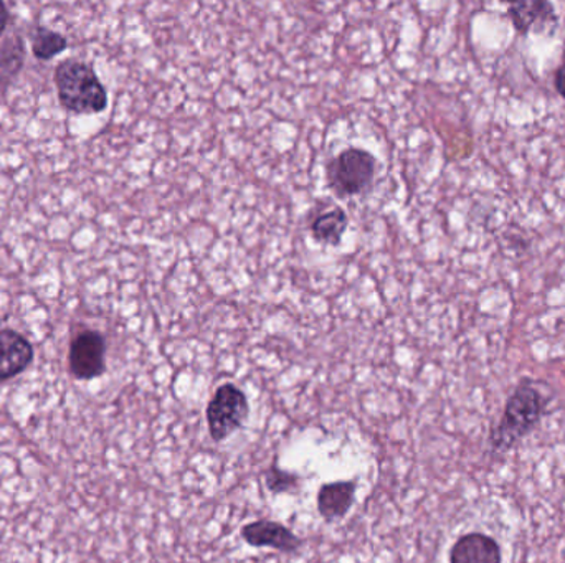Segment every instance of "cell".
<instances>
[{
    "instance_id": "obj_11",
    "label": "cell",
    "mask_w": 565,
    "mask_h": 563,
    "mask_svg": "<svg viewBox=\"0 0 565 563\" xmlns=\"http://www.w3.org/2000/svg\"><path fill=\"white\" fill-rule=\"evenodd\" d=\"M509 19L516 31L526 34L535 21H545V19H554V8L549 2H538V0H526V2H516L509 5Z\"/></svg>"
},
{
    "instance_id": "obj_15",
    "label": "cell",
    "mask_w": 565,
    "mask_h": 563,
    "mask_svg": "<svg viewBox=\"0 0 565 563\" xmlns=\"http://www.w3.org/2000/svg\"><path fill=\"white\" fill-rule=\"evenodd\" d=\"M555 90L565 99V63L555 73Z\"/></svg>"
},
{
    "instance_id": "obj_8",
    "label": "cell",
    "mask_w": 565,
    "mask_h": 563,
    "mask_svg": "<svg viewBox=\"0 0 565 563\" xmlns=\"http://www.w3.org/2000/svg\"><path fill=\"white\" fill-rule=\"evenodd\" d=\"M539 409H541V397L538 391L529 387L519 388L509 401L508 415H506L502 435L509 436V438L521 435L534 422Z\"/></svg>"
},
{
    "instance_id": "obj_9",
    "label": "cell",
    "mask_w": 565,
    "mask_h": 563,
    "mask_svg": "<svg viewBox=\"0 0 565 563\" xmlns=\"http://www.w3.org/2000/svg\"><path fill=\"white\" fill-rule=\"evenodd\" d=\"M450 563H502L498 543L484 533H467L455 542Z\"/></svg>"
},
{
    "instance_id": "obj_14",
    "label": "cell",
    "mask_w": 565,
    "mask_h": 563,
    "mask_svg": "<svg viewBox=\"0 0 565 563\" xmlns=\"http://www.w3.org/2000/svg\"><path fill=\"white\" fill-rule=\"evenodd\" d=\"M24 63V47L19 37H9L4 45H0V77L11 78L17 73Z\"/></svg>"
},
{
    "instance_id": "obj_13",
    "label": "cell",
    "mask_w": 565,
    "mask_h": 563,
    "mask_svg": "<svg viewBox=\"0 0 565 563\" xmlns=\"http://www.w3.org/2000/svg\"><path fill=\"white\" fill-rule=\"evenodd\" d=\"M267 481L268 491L271 494H296L302 490L303 479L302 476L296 472L286 471L278 466V461H274L270 468L267 469Z\"/></svg>"
},
{
    "instance_id": "obj_1",
    "label": "cell",
    "mask_w": 565,
    "mask_h": 563,
    "mask_svg": "<svg viewBox=\"0 0 565 563\" xmlns=\"http://www.w3.org/2000/svg\"><path fill=\"white\" fill-rule=\"evenodd\" d=\"M55 85L61 106L75 115H98L108 106L105 85L86 61H61L55 70Z\"/></svg>"
},
{
    "instance_id": "obj_6",
    "label": "cell",
    "mask_w": 565,
    "mask_h": 563,
    "mask_svg": "<svg viewBox=\"0 0 565 563\" xmlns=\"http://www.w3.org/2000/svg\"><path fill=\"white\" fill-rule=\"evenodd\" d=\"M34 361L31 342L14 329L0 331V382L21 375Z\"/></svg>"
},
{
    "instance_id": "obj_2",
    "label": "cell",
    "mask_w": 565,
    "mask_h": 563,
    "mask_svg": "<svg viewBox=\"0 0 565 563\" xmlns=\"http://www.w3.org/2000/svg\"><path fill=\"white\" fill-rule=\"evenodd\" d=\"M377 161L369 151L348 148L339 152L326 166L329 189L339 199L364 196L373 189L376 179Z\"/></svg>"
},
{
    "instance_id": "obj_3",
    "label": "cell",
    "mask_w": 565,
    "mask_h": 563,
    "mask_svg": "<svg viewBox=\"0 0 565 563\" xmlns=\"http://www.w3.org/2000/svg\"><path fill=\"white\" fill-rule=\"evenodd\" d=\"M248 415L250 406L245 391L234 384L221 385L207 406L210 436L215 443L224 442L247 422Z\"/></svg>"
},
{
    "instance_id": "obj_10",
    "label": "cell",
    "mask_w": 565,
    "mask_h": 563,
    "mask_svg": "<svg viewBox=\"0 0 565 563\" xmlns=\"http://www.w3.org/2000/svg\"><path fill=\"white\" fill-rule=\"evenodd\" d=\"M349 228V215L341 207H332L313 219L309 230L318 244L338 247Z\"/></svg>"
},
{
    "instance_id": "obj_12",
    "label": "cell",
    "mask_w": 565,
    "mask_h": 563,
    "mask_svg": "<svg viewBox=\"0 0 565 563\" xmlns=\"http://www.w3.org/2000/svg\"><path fill=\"white\" fill-rule=\"evenodd\" d=\"M32 51L38 60H51L68 47L67 38L44 25H37L31 35Z\"/></svg>"
},
{
    "instance_id": "obj_4",
    "label": "cell",
    "mask_w": 565,
    "mask_h": 563,
    "mask_svg": "<svg viewBox=\"0 0 565 563\" xmlns=\"http://www.w3.org/2000/svg\"><path fill=\"white\" fill-rule=\"evenodd\" d=\"M70 368L80 380H92L106 371V341L98 331L79 332L70 348Z\"/></svg>"
},
{
    "instance_id": "obj_5",
    "label": "cell",
    "mask_w": 565,
    "mask_h": 563,
    "mask_svg": "<svg viewBox=\"0 0 565 563\" xmlns=\"http://www.w3.org/2000/svg\"><path fill=\"white\" fill-rule=\"evenodd\" d=\"M240 536L248 546L255 547V549L270 547L278 552L296 553L303 546V540L292 529L270 519L245 524L242 527Z\"/></svg>"
},
{
    "instance_id": "obj_16",
    "label": "cell",
    "mask_w": 565,
    "mask_h": 563,
    "mask_svg": "<svg viewBox=\"0 0 565 563\" xmlns=\"http://www.w3.org/2000/svg\"><path fill=\"white\" fill-rule=\"evenodd\" d=\"M9 24V11L8 5L4 2H0V37L4 35L5 28Z\"/></svg>"
},
{
    "instance_id": "obj_7",
    "label": "cell",
    "mask_w": 565,
    "mask_h": 563,
    "mask_svg": "<svg viewBox=\"0 0 565 563\" xmlns=\"http://www.w3.org/2000/svg\"><path fill=\"white\" fill-rule=\"evenodd\" d=\"M356 481H334L322 484L318 491V511L328 523L344 519L356 501Z\"/></svg>"
}]
</instances>
